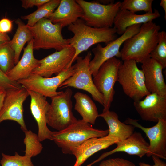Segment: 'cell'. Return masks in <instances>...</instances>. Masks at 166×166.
Wrapping results in <instances>:
<instances>
[{"mask_svg":"<svg viewBox=\"0 0 166 166\" xmlns=\"http://www.w3.org/2000/svg\"><path fill=\"white\" fill-rule=\"evenodd\" d=\"M160 29L152 21L142 24L139 32L124 42L120 58L123 61L131 60L141 63L149 57L157 45Z\"/></svg>","mask_w":166,"mask_h":166,"instance_id":"6da1fadb","label":"cell"},{"mask_svg":"<svg viewBox=\"0 0 166 166\" xmlns=\"http://www.w3.org/2000/svg\"><path fill=\"white\" fill-rule=\"evenodd\" d=\"M68 29L74 34L69 38V45L74 49L75 53L67 68L72 66L80 53L94 44L103 42L107 45L117 38L116 30L114 27H90L81 18L69 26Z\"/></svg>","mask_w":166,"mask_h":166,"instance_id":"7a4b0ae2","label":"cell"},{"mask_svg":"<svg viewBox=\"0 0 166 166\" xmlns=\"http://www.w3.org/2000/svg\"><path fill=\"white\" fill-rule=\"evenodd\" d=\"M108 129L94 128L82 119L77 120L65 129L52 131V137L57 145L65 154L73 155L75 150L86 140L91 138L107 136Z\"/></svg>","mask_w":166,"mask_h":166,"instance_id":"3957f363","label":"cell"},{"mask_svg":"<svg viewBox=\"0 0 166 166\" xmlns=\"http://www.w3.org/2000/svg\"><path fill=\"white\" fill-rule=\"evenodd\" d=\"M27 26L33 35L34 50L53 49L59 51L70 45L69 38H64L62 36L63 27L47 18L40 20L33 26Z\"/></svg>","mask_w":166,"mask_h":166,"instance_id":"277c9868","label":"cell"},{"mask_svg":"<svg viewBox=\"0 0 166 166\" xmlns=\"http://www.w3.org/2000/svg\"><path fill=\"white\" fill-rule=\"evenodd\" d=\"M72 90L69 87L65 91L52 97L46 115L47 125L57 131L63 130L77 119L72 111Z\"/></svg>","mask_w":166,"mask_h":166,"instance_id":"5b68a950","label":"cell"},{"mask_svg":"<svg viewBox=\"0 0 166 166\" xmlns=\"http://www.w3.org/2000/svg\"><path fill=\"white\" fill-rule=\"evenodd\" d=\"M120 65L117 81L122 86L124 93L134 101L141 100L150 93L147 89L142 70L133 60H125Z\"/></svg>","mask_w":166,"mask_h":166,"instance_id":"8992f818","label":"cell"},{"mask_svg":"<svg viewBox=\"0 0 166 166\" xmlns=\"http://www.w3.org/2000/svg\"><path fill=\"white\" fill-rule=\"evenodd\" d=\"M76 1L83 10L81 19L87 26L96 28L112 27L114 18L120 9L121 2L117 1L105 5L84 0Z\"/></svg>","mask_w":166,"mask_h":166,"instance_id":"52a82bcc","label":"cell"},{"mask_svg":"<svg viewBox=\"0 0 166 166\" xmlns=\"http://www.w3.org/2000/svg\"><path fill=\"white\" fill-rule=\"evenodd\" d=\"M92 53L89 51L84 57L78 56L74 65L73 74L64 81L59 86L60 89L73 87L86 91L92 96L93 100L103 106L104 99L103 95L97 90L92 77L89 67Z\"/></svg>","mask_w":166,"mask_h":166,"instance_id":"ba28073f","label":"cell"},{"mask_svg":"<svg viewBox=\"0 0 166 166\" xmlns=\"http://www.w3.org/2000/svg\"><path fill=\"white\" fill-rule=\"evenodd\" d=\"M122 62L116 57L104 62L100 67L93 77L94 84L98 91L104 97L103 111L109 110L115 94L114 86L117 81L118 72Z\"/></svg>","mask_w":166,"mask_h":166,"instance_id":"9c48e42d","label":"cell"},{"mask_svg":"<svg viewBox=\"0 0 166 166\" xmlns=\"http://www.w3.org/2000/svg\"><path fill=\"white\" fill-rule=\"evenodd\" d=\"M75 72L74 65L66 69L52 77H45L31 74L28 78L17 81L26 89L38 93L44 97L51 98L62 91L57 90L65 80L72 76Z\"/></svg>","mask_w":166,"mask_h":166,"instance_id":"30bf717a","label":"cell"},{"mask_svg":"<svg viewBox=\"0 0 166 166\" xmlns=\"http://www.w3.org/2000/svg\"><path fill=\"white\" fill-rule=\"evenodd\" d=\"M141 24H137L128 27L120 37L106 45L104 47L98 44L92 49L94 57L89 64L90 71L92 76L97 74L101 66L104 62L114 57L120 58V48L124 41L138 33Z\"/></svg>","mask_w":166,"mask_h":166,"instance_id":"8fae6325","label":"cell"},{"mask_svg":"<svg viewBox=\"0 0 166 166\" xmlns=\"http://www.w3.org/2000/svg\"><path fill=\"white\" fill-rule=\"evenodd\" d=\"M2 107L0 111V123L5 120L16 122L23 132L27 130L23 117V104L29 96L27 89H19L6 90Z\"/></svg>","mask_w":166,"mask_h":166,"instance_id":"7c38bea8","label":"cell"},{"mask_svg":"<svg viewBox=\"0 0 166 166\" xmlns=\"http://www.w3.org/2000/svg\"><path fill=\"white\" fill-rule=\"evenodd\" d=\"M138 120L127 118L124 123L141 129L146 134L149 141L148 157L154 155L160 158L166 159V119H159L157 124L151 127H145L138 122Z\"/></svg>","mask_w":166,"mask_h":166,"instance_id":"4fadbf2b","label":"cell"},{"mask_svg":"<svg viewBox=\"0 0 166 166\" xmlns=\"http://www.w3.org/2000/svg\"><path fill=\"white\" fill-rule=\"evenodd\" d=\"M75 53L74 49L70 45L60 51H56L39 60V66L33 70L31 74L45 77H50L53 74L57 75L67 68Z\"/></svg>","mask_w":166,"mask_h":166,"instance_id":"5bb4252c","label":"cell"},{"mask_svg":"<svg viewBox=\"0 0 166 166\" xmlns=\"http://www.w3.org/2000/svg\"><path fill=\"white\" fill-rule=\"evenodd\" d=\"M133 105L143 120L157 122L166 119V96L150 93L143 100L134 101Z\"/></svg>","mask_w":166,"mask_h":166,"instance_id":"9a60e30c","label":"cell"},{"mask_svg":"<svg viewBox=\"0 0 166 166\" xmlns=\"http://www.w3.org/2000/svg\"><path fill=\"white\" fill-rule=\"evenodd\" d=\"M31 98L30 109L38 126V139L40 141L49 139L52 140V132L48 128L46 115L49 103L42 95L26 89Z\"/></svg>","mask_w":166,"mask_h":166,"instance_id":"2e32d148","label":"cell"},{"mask_svg":"<svg viewBox=\"0 0 166 166\" xmlns=\"http://www.w3.org/2000/svg\"><path fill=\"white\" fill-rule=\"evenodd\" d=\"M117 147L114 149L103 153L97 159L87 166H92L106 157L117 152H124L130 155H136L142 158L147 153L149 144L142 134L136 131L134 132L125 140L116 143Z\"/></svg>","mask_w":166,"mask_h":166,"instance_id":"e0dca14e","label":"cell"},{"mask_svg":"<svg viewBox=\"0 0 166 166\" xmlns=\"http://www.w3.org/2000/svg\"><path fill=\"white\" fill-rule=\"evenodd\" d=\"M146 87L150 93L166 96V84L163 74L162 65L148 57L141 63Z\"/></svg>","mask_w":166,"mask_h":166,"instance_id":"ac0fdd59","label":"cell"},{"mask_svg":"<svg viewBox=\"0 0 166 166\" xmlns=\"http://www.w3.org/2000/svg\"><path fill=\"white\" fill-rule=\"evenodd\" d=\"M83 13L82 8L76 0H61L57 9L47 18L63 28L81 18Z\"/></svg>","mask_w":166,"mask_h":166,"instance_id":"d6986e66","label":"cell"},{"mask_svg":"<svg viewBox=\"0 0 166 166\" xmlns=\"http://www.w3.org/2000/svg\"><path fill=\"white\" fill-rule=\"evenodd\" d=\"M160 16L158 11L156 9L152 13L140 15L127 10L120 9L114 18L113 27L116 30L117 33L121 35L129 27L152 21Z\"/></svg>","mask_w":166,"mask_h":166,"instance_id":"ffe728a7","label":"cell"},{"mask_svg":"<svg viewBox=\"0 0 166 166\" xmlns=\"http://www.w3.org/2000/svg\"><path fill=\"white\" fill-rule=\"evenodd\" d=\"M34 50L33 38L28 42L26 46L24 48L21 59L6 74L11 80L17 81L28 78L33 70L39 66V60L34 57Z\"/></svg>","mask_w":166,"mask_h":166,"instance_id":"44dd1931","label":"cell"},{"mask_svg":"<svg viewBox=\"0 0 166 166\" xmlns=\"http://www.w3.org/2000/svg\"><path fill=\"white\" fill-rule=\"evenodd\" d=\"M119 141L107 135L90 138L83 143L73 153L76 161L73 166H81L90 156L98 151L106 149Z\"/></svg>","mask_w":166,"mask_h":166,"instance_id":"7402d4cb","label":"cell"},{"mask_svg":"<svg viewBox=\"0 0 166 166\" xmlns=\"http://www.w3.org/2000/svg\"><path fill=\"white\" fill-rule=\"evenodd\" d=\"M98 117H102L107 124L108 133L107 136L117 139L119 141H123L129 137L134 132L135 127L121 122L117 114L108 110L99 114Z\"/></svg>","mask_w":166,"mask_h":166,"instance_id":"603a6c76","label":"cell"},{"mask_svg":"<svg viewBox=\"0 0 166 166\" xmlns=\"http://www.w3.org/2000/svg\"><path fill=\"white\" fill-rule=\"evenodd\" d=\"M73 97L76 101L74 109L81 116L82 120L94 124L99 115L95 103L89 96L79 92H76Z\"/></svg>","mask_w":166,"mask_h":166,"instance_id":"cb8c5ba5","label":"cell"},{"mask_svg":"<svg viewBox=\"0 0 166 166\" xmlns=\"http://www.w3.org/2000/svg\"><path fill=\"white\" fill-rule=\"evenodd\" d=\"M17 25L16 32L9 44L14 52L15 64L19 61L21 53L25 44L33 38L32 33L26 24L20 19L18 18L15 21Z\"/></svg>","mask_w":166,"mask_h":166,"instance_id":"d4e9b609","label":"cell"},{"mask_svg":"<svg viewBox=\"0 0 166 166\" xmlns=\"http://www.w3.org/2000/svg\"><path fill=\"white\" fill-rule=\"evenodd\" d=\"M61 0H49L34 12L25 16H21V18L27 21L26 24L27 26L34 25L40 20L47 18L52 14L58 6Z\"/></svg>","mask_w":166,"mask_h":166,"instance_id":"484cf974","label":"cell"},{"mask_svg":"<svg viewBox=\"0 0 166 166\" xmlns=\"http://www.w3.org/2000/svg\"><path fill=\"white\" fill-rule=\"evenodd\" d=\"M25 137L23 143L25 146V155L31 158L39 154L43 147L38 135L30 130L24 132Z\"/></svg>","mask_w":166,"mask_h":166,"instance_id":"4316f807","label":"cell"},{"mask_svg":"<svg viewBox=\"0 0 166 166\" xmlns=\"http://www.w3.org/2000/svg\"><path fill=\"white\" fill-rule=\"evenodd\" d=\"M9 42L0 43V68L6 74L15 64L14 52Z\"/></svg>","mask_w":166,"mask_h":166,"instance_id":"83f0119b","label":"cell"},{"mask_svg":"<svg viewBox=\"0 0 166 166\" xmlns=\"http://www.w3.org/2000/svg\"><path fill=\"white\" fill-rule=\"evenodd\" d=\"M158 43L149 55V57L160 64L163 69L166 68V32L160 31Z\"/></svg>","mask_w":166,"mask_h":166,"instance_id":"f1b7e54d","label":"cell"},{"mask_svg":"<svg viewBox=\"0 0 166 166\" xmlns=\"http://www.w3.org/2000/svg\"><path fill=\"white\" fill-rule=\"evenodd\" d=\"M153 0H124L121 2L120 9L125 10L135 13L144 11L145 13L153 12Z\"/></svg>","mask_w":166,"mask_h":166,"instance_id":"f546056e","label":"cell"},{"mask_svg":"<svg viewBox=\"0 0 166 166\" xmlns=\"http://www.w3.org/2000/svg\"><path fill=\"white\" fill-rule=\"evenodd\" d=\"M2 158L0 160L1 166H34L31 158L25 155L22 156L17 152L14 156L2 153Z\"/></svg>","mask_w":166,"mask_h":166,"instance_id":"4dcf8cb0","label":"cell"},{"mask_svg":"<svg viewBox=\"0 0 166 166\" xmlns=\"http://www.w3.org/2000/svg\"><path fill=\"white\" fill-rule=\"evenodd\" d=\"M99 166H136L132 162L122 158H111L103 160Z\"/></svg>","mask_w":166,"mask_h":166,"instance_id":"1f68e13d","label":"cell"},{"mask_svg":"<svg viewBox=\"0 0 166 166\" xmlns=\"http://www.w3.org/2000/svg\"><path fill=\"white\" fill-rule=\"evenodd\" d=\"M0 86L6 90L19 89L22 86L17 81L11 80L0 68Z\"/></svg>","mask_w":166,"mask_h":166,"instance_id":"d6a6232c","label":"cell"},{"mask_svg":"<svg viewBox=\"0 0 166 166\" xmlns=\"http://www.w3.org/2000/svg\"><path fill=\"white\" fill-rule=\"evenodd\" d=\"M49 0H22V6L25 9L37 6L38 8L40 7Z\"/></svg>","mask_w":166,"mask_h":166,"instance_id":"836d02e7","label":"cell"},{"mask_svg":"<svg viewBox=\"0 0 166 166\" xmlns=\"http://www.w3.org/2000/svg\"><path fill=\"white\" fill-rule=\"evenodd\" d=\"M12 22L8 19L4 18L0 20V32L6 33L11 30Z\"/></svg>","mask_w":166,"mask_h":166,"instance_id":"e575fe53","label":"cell"},{"mask_svg":"<svg viewBox=\"0 0 166 166\" xmlns=\"http://www.w3.org/2000/svg\"><path fill=\"white\" fill-rule=\"evenodd\" d=\"M154 163V164L151 165L144 162L139 163V166H166V163L161 160L158 157L153 155L151 156Z\"/></svg>","mask_w":166,"mask_h":166,"instance_id":"d590c367","label":"cell"},{"mask_svg":"<svg viewBox=\"0 0 166 166\" xmlns=\"http://www.w3.org/2000/svg\"><path fill=\"white\" fill-rule=\"evenodd\" d=\"M6 93V90L0 86V111L3 105Z\"/></svg>","mask_w":166,"mask_h":166,"instance_id":"8d00e7d4","label":"cell"},{"mask_svg":"<svg viewBox=\"0 0 166 166\" xmlns=\"http://www.w3.org/2000/svg\"><path fill=\"white\" fill-rule=\"evenodd\" d=\"M10 40L9 37L6 33L0 32V43L8 42Z\"/></svg>","mask_w":166,"mask_h":166,"instance_id":"74e56055","label":"cell"},{"mask_svg":"<svg viewBox=\"0 0 166 166\" xmlns=\"http://www.w3.org/2000/svg\"><path fill=\"white\" fill-rule=\"evenodd\" d=\"M160 5L163 8L165 12L164 18L166 19V0H161L160 3Z\"/></svg>","mask_w":166,"mask_h":166,"instance_id":"f35d334b","label":"cell"}]
</instances>
